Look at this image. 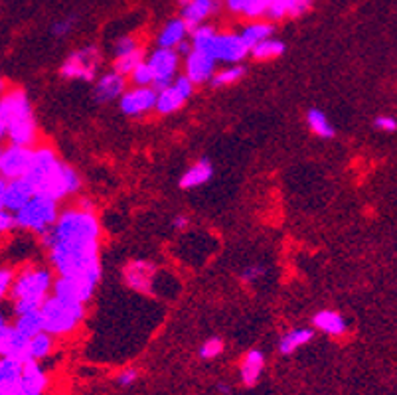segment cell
<instances>
[{
  "mask_svg": "<svg viewBox=\"0 0 397 395\" xmlns=\"http://www.w3.org/2000/svg\"><path fill=\"white\" fill-rule=\"evenodd\" d=\"M59 211V202L46 198L42 194H34L20 210L14 211V221L20 229L42 236L44 231H48L56 224Z\"/></svg>",
  "mask_w": 397,
  "mask_h": 395,
  "instance_id": "obj_6",
  "label": "cell"
},
{
  "mask_svg": "<svg viewBox=\"0 0 397 395\" xmlns=\"http://www.w3.org/2000/svg\"><path fill=\"white\" fill-rule=\"evenodd\" d=\"M220 391H221V394H229V387H226V386H223V384H221Z\"/></svg>",
  "mask_w": 397,
  "mask_h": 395,
  "instance_id": "obj_50",
  "label": "cell"
},
{
  "mask_svg": "<svg viewBox=\"0 0 397 395\" xmlns=\"http://www.w3.org/2000/svg\"><path fill=\"white\" fill-rule=\"evenodd\" d=\"M32 160V146H20L12 144L0 146V176L4 180L22 178L28 172Z\"/></svg>",
  "mask_w": 397,
  "mask_h": 395,
  "instance_id": "obj_14",
  "label": "cell"
},
{
  "mask_svg": "<svg viewBox=\"0 0 397 395\" xmlns=\"http://www.w3.org/2000/svg\"><path fill=\"white\" fill-rule=\"evenodd\" d=\"M6 139V123H4V119L0 117V143Z\"/></svg>",
  "mask_w": 397,
  "mask_h": 395,
  "instance_id": "obj_48",
  "label": "cell"
},
{
  "mask_svg": "<svg viewBox=\"0 0 397 395\" xmlns=\"http://www.w3.org/2000/svg\"><path fill=\"white\" fill-rule=\"evenodd\" d=\"M161 279V273L154 267V263L146 259H135L125 267V283L135 293L152 294L156 291V281Z\"/></svg>",
  "mask_w": 397,
  "mask_h": 395,
  "instance_id": "obj_13",
  "label": "cell"
},
{
  "mask_svg": "<svg viewBox=\"0 0 397 395\" xmlns=\"http://www.w3.org/2000/svg\"><path fill=\"white\" fill-rule=\"evenodd\" d=\"M178 2H180V4L184 6V4H186V2H190V0H178Z\"/></svg>",
  "mask_w": 397,
  "mask_h": 395,
  "instance_id": "obj_52",
  "label": "cell"
},
{
  "mask_svg": "<svg viewBox=\"0 0 397 395\" xmlns=\"http://www.w3.org/2000/svg\"><path fill=\"white\" fill-rule=\"evenodd\" d=\"M34 188L32 184L22 178H14V180H6V190H4V208L9 211H18L24 206L32 196H34Z\"/></svg>",
  "mask_w": 397,
  "mask_h": 395,
  "instance_id": "obj_20",
  "label": "cell"
},
{
  "mask_svg": "<svg viewBox=\"0 0 397 395\" xmlns=\"http://www.w3.org/2000/svg\"><path fill=\"white\" fill-rule=\"evenodd\" d=\"M40 239L46 247L51 244H101V221L95 210L76 206L59 211L56 224Z\"/></svg>",
  "mask_w": 397,
  "mask_h": 395,
  "instance_id": "obj_1",
  "label": "cell"
},
{
  "mask_svg": "<svg viewBox=\"0 0 397 395\" xmlns=\"http://www.w3.org/2000/svg\"><path fill=\"white\" fill-rule=\"evenodd\" d=\"M50 263L59 277L79 273H99L101 267V244H51Z\"/></svg>",
  "mask_w": 397,
  "mask_h": 395,
  "instance_id": "obj_4",
  "label": "cell"
},
{
  "mask_svg": "<svg viewBox=\"0 0 397 395\" xmlns=\"http://www.w3.org/2000/svg\"><path fill=\"white\" fill-rule=\"evenodd\" d=\"M129 77H131V81H133V85H136V87H152V71L144 59L129 74Z\"/></svg>",
  "mask_w": 397,
  "mask_h": 395,
  "instance_id": "obj_37",
  "label": "cell"
},
{
  "mask_svg": "<svg viewBox=\"0 0 397 395\" xmlns=\"http://www.w3.org/2000/svg\"><path fill=\"white\" fill-rule=\"evenodd\" d=\"M12 229H16L14 214L6 208H0V234H9Z\"/></svg>",
  "mask_w": 397,
  "mask_h": 395,
  "instance_id": "obj_41",
  "label": "cell"
},
{
  "mask_svg": "<svg viewBox=\"0 0 397 395\" xmlns=\"http://www.w3.org/2000/svg\"><path fill=\"white\" fill-rule=\"evenodd\" d=\"M211 176H213V166H211V162L200 160V162L192 164V166L182 174L178 184H180L182 190H192V188H200V186L206 184Z\"/></svg>",
  "mask_w": 397,
  "mask_h": 395,
  "instance_id": "obj_26",
  "label": "cell"
},
{
  "mask_svg": "<svg viewBox=\"0 0 397 395\" xmlns=\"http://www.w3.org/2000/svg\"><path fill=\"white\" fill-rule=\"evenodd\" d=\"M79 190H81V176L77 174V170L74 166H69L61 160L56 164V169L51 170L50 174L34 188L36 194H42V196L51 198L56 202H61L69 196H76Z\"/></svg>",
  "mask_w": 397,
  "mask_h": 395,
  "instance_id": "obj_7",
  "label": "cell"
},
{
  "mask_svg": "<svg viewBox=\"0 0 397 395\" xmlns=\"http://www.w3.org/2000/svg\"><path fill=\"white\" fill-rule=\"evenodd\" d=\"M103 56L97 46H85L79 50L71 51L66 61L61 64L59 74L66 79H81V81H94L97 71L101 68Z\"/></svg>",
  "mask_w": 397,
  "mask_h": 395,
  "instance_id": "obj_8",
  "label": "cell"
},
{
  "mask_svg": "<svg viewBox=\"0 0 397 395\" xmlns=\"http://www.w3.org/2000/svg\"><path fill=\"white\" fill-rule=\"evenodd\" d=\"M4 87H6V85H4V79H2V77H0V93L4 91Z\"/></svg>",
  "mask_w": 397,
  "mask_h": 395,
  "instance_id": "obj_51",
  "label": "cell"
},
{
  "mask_svg": "<svg viewBox=\"0 0 397 395\" xmlns=\"http://www.w3.org/2000/svg\"><path fill=\"white\" fill-rule=\"evenodd\" d=\"M220 9L218 0H190L182 9V20L188 26V30H192L196 26L203 24L211 14H216Z\"/></svg>",
  "mask_w": 397,
  "mask_h": 395,
  "instance_id": "obj_21",
  "label": "cell"
},
{
  "mask_svg": "<svg viewBox=\"0 0 397 395\" xmlns=\"http://www.w3.org/2000/svg\"><path fill=\"white\" fill-rule=\"evenodd\" d=\"M40 316H42L44 332H48L54 338L69 336L84 322L85 304L50 294L40 306Z\"/></svg>",
  "mask_w": 397,
  "mask_h": 395,
  "instance_id": "obj_5",
  "label": "cell"
},
{
  "mask_svg": "<svg viewBox=\"0 0 397 395\" xmlns=\"http://www.w3.org/2000/svg\"><path fill=\"white\" fill-rule=\"evenodd\" d=\"M172 226H174V229H176V231H184V229H188V226H190V218H188V216H184V214H180V216H176V218H174Z\"/></svg>",
  "mask_w": 397,
  "mask_h": 395,
  "instance_id": "obj_46",
  "label": "cell"
},
{
  "mask_svg": "<svg viewBox=\"0 0 397 395\" xmlns=\"http://www.w3.org/2000/svg\"><path fill=\"white\" fill-rule=\"evenodd\" d=\"M136 379H139V370H135V368H127L117 376V381L121 386H133Z\"/></svg>",
  "mask_w": 397,
  "mask_h": 395,
  "instance_id": "obj_45",
  "label": "cell"
},
{
  "mask_svg": "<svg viewBox=\"0 0 397 395\" xmlns=\"http://www.w3.org/2000/svg\"><path fill=\"white\" fill-rule=\"evenodd\" d=\"M125 89H127V77L121 76L117 71H107L97 79L94 97L97 103H111L119 99Z\"/></svg>",
  "mask_w": 397,
  "mask_h": 395,
  "instance_id": "obj_19",
  "label": "cell"
},
{
  "mask_svg": "<svg viewBox=\"0 0 397 395\" xmlns=\"http://www.w3.org/2000/svg\"><path fill=\"white\" fill-rule=\"evenodd\" d=\"M146 64L152 71V87L159 91L172 84V79L176 77V71L180 68V54L172 48H159L152 51Z\"/></svg>",
  "mask_w": 397,
  "mask_h": 395,
  "instance_id": "obj_12",
  "label": "cell"
},
{
  "mask_svg": "<svg viewBox=\"0 0 397 395\" xmlns=\"http://www.w3.org/2000/svg\"><path fill=\"white\" fill-rule=\"evenodd\" d=\"M121 99V111L129 117H141L154 111L156 103V89L154 87H133L125 89V93L119 97Z\"/></svg>",
  "mask_w": 397,
  "mask_h": 395,
  "instance_id": "obj_15",
  "label": "cell"
},
{
  "mask_svg": "<svg viewBox=\"0 0 397 395\" xmlns=\"http://www.w3.org/2000/svg\"><path fill=\"white\" fill-rule=\"evenodd\" d=\"M136 48H139V42H136L135 36H121L113 46V51H115V58H117V56H125V54L136 50Z\"/></svg>",
  "mask_w": 397,
  "mask_h": 395,
  "instance_id": "obj_39",
  "label": "cell"
},
{
  "mask_svg": "<svg viewBox=\"0 0 397 395\" xmlns=\"http://www.w3.org/2000/svg\"><path fill=\"white\" fill-rule=\"evenodd\" d=\"M273 32H275L273 24H269V22H261V20H255V22H251V24H247L246 28H243V32H241L239 36H241V40L247 44V48H251V46H255L257 42L271 38Z\"/></svg>",
  "mask_w": 397,
  "mask_h": 395,
  "instance_id": "obj_33",
  "label": "cell"
},
{
  "mask_svg": "<svg viewBox=\"0 0 397 395\" xmlns=\"http://www.w3.org/2000/svg\"><path fill=\"white\" fill-rule=\"evenodd\" d=\"M243 76H246V68L239 66V64H231V66H228V68L216 71V74L211 76L210 84L213 85V87H229V85L241 81Z\"/></svg>",
  "mask_w": 397,
  "mask_h": 395,
  "instance_id": "obj_35",
  "label": "cell"
},
{
  "mask_svg": "<svg viewBox=\"0 0 397 395\" xmlns=\"http://www.w3.org/2000/svg\"><path fill=\"white\" fill-rule=\"evenodd\" d=\"M48 387V376L42 370L40 361L26 358L22 364V376H20V391L26 395H42Z\"/></svg>",
  "mask_w": 397,
  "mask_h": 395,
  "instance_id": "obj_18",
  "label": "cell"
},
{
  "mask_svg": "<svg viewBox=\"0 0 397 395\" xmlns=\"http://www.w3.org/2000/svg\"><path fill=\"white\" fill-rule=\"evenodd\" d=\"M283 54H285V42H281V40L273 38V36L249 48V56L257 59V61H271V59L281 58Z\"/></svg>",
  "mask_w": 397,
  "mask_h": 395,
  "instance_id": "obj_31",
  "label": "cell"
},
{
  "mask_svg": "<svg viewBox=\"0 0 397 395\" xmlns=\"http://www.w3.org/2000/svg\"><path fill=\"white\" fill-rule=\"evenodd\" d=\"M314 0H273L267 9V14L271 20H283V18H296L304 14L313 6Z\"/></svg>",
  "mask_w": 397,
  "mask_h": 395,
  "instance_id": "obj_24",
  "label": "cell"
},
{
  "mask_svg": "<svg viewBox=\"0 0 397 395\" xmlns=\"http://www.w3.org/2000/svg\"><path fill=\"white\" fill-rule=\"evenodd\" d=\"M223 352V340L221 338H210L200 346V358L203 360H213Z\"/></svg>",
  "mask_w": 397,
  "mask_h": 395,
  "instance_id": "obj_38",
  "label": "cell"
},
{
  "mask_svg": "<svg viewBox=\"0 0 397 395\" xmlns=\"http://www.w3.org/2000/svg\"><path fill=\"white\" fill-rule=\"evenodd\" d=\"M306 123H308V129L313 131L314 135L321 136V139H332L334 136V126L330 125L328 117L321 109L308 111L306 113Z\"/></svg>",
  "mask_w": 397,
  "mask_h": 395,
  "instance_id": "obj_34",
  "label": "cell"
},
{
  "mask_svg": "<svg viewBox=\"0 0 397 395\" xmlns=\"http://www.w3.org/2000/svg\"><path fill=\"white\" fill-rule=\"evenodd\" d=\"M12 326L16 328L18 332L24 338H32L36 336L38 332H42V316H40V309L38 311H30V312H22V314H16V320Z\"/></svg>",
  "mask_w": 397,
  "mask_h": 395,
  "instance_id": "obj_32",
  "label": "cell"
},
{
  "mask_svg": "<svg viewBox=\"0 0 397 395\" xmlns=\"http://www.w3.org/2000/svg\"><path fill=\"white\" fill-rule=\"evenodd\" d=\"M263 368H265V354L261 350H249L239 366V378L243 381V386L253 387L261 378Z\"/></svg>",
  "mask_w": 397,
  "mask_h": 395,
  "instance_id": "obj_25",
  "label": "cell"
},
{
  "mask_svg": "<svg viewBox=\"0 0 397 395\" xmlns=\"http://www.w3.org/2000/svg\"><path fill=\"white\" fill-rule=\"evenodd\" d=\"M263 275H265V267H261V265H251V267H247L241 273V281L243 283H253L257 279H261Z\"/></svg>",
  "mask_w": 397,
  "mask_h": 395,
  "instance_id": "obj_44",
  "label": "cell"
},
{
  "mask_svg": "<svg viewBox=\"0 0 397 395\" xmlns=\"http://www.w3.org/2000/svg\"><path fill=\"white\" fill-rule=\"evenodd\" d=\"M200 51H206L208 56L216 59V61H221V64H239L249 56V48L247 44L241 40L239 34H216L211 36L210 42L203 46Z\"/></svg>",
  "mask_w": 397,
  "mask_h": 395,
  "instance_id": "obj_10",
  "label": "cell"
},
{
  "mask_svg": "<svg viewBox=\"0 0 397 395\" xmlns=\"http://www.w3.org/2000/svg\"><path fill=\"white\" fill-rule=\"evenodd\" d=\"M196 85L188 79L186 76H176L172 79V84L162 87L156 91V103H154V111L161 115H172L180 111L186 101L192 97Z\"/></svg>",
  "mask_w": 397,
  "mask_h": 395,
  "instance_id": "obj_11",
  "label": "cell"
},
{
  "mask_svg": "<svg viewBox=\"0 0 397 395\" xmlns=\"http://www.w3.org/2000/svg\"><path fill=\"white\" fill-rule=\"evenodd\" d=\"M26 344L28 338H24L12 324L0 330V356H12V358H20L26 360Z\"/></svg>",
  "mask_w": 397,
  "mask_h": 395,
  "instance_id": "obj_22",
  "label": "cell"
},
{
  "mask_svg": "<svg viewBox=\"0 0 397 395\" xmlns=\"http://www.w3.org/2000/svg\"><path fill=\"white\" fill-rule=\"evenodd\" d=\"M313 338V328H295V330H291V332H287L285 336L281 338L279 352L283 354V356H291V354H295L301 346L308 344Z\"/></svg>",
  "mask_w": 397,
  "mask_h": 395,
  "instance_id": "obj_30",
  "label": "cell"
},
{
  "mask_svg": "<svg viewBox=\"0 0 397 395\" xmlns=\"http://www.w3.org/2000/svg\"><path fill=\"white\" fill-rule=\"evenodd\" d=\"M144 59V51L143 48H136V50L129 51L125 56H117V58L113 59V71H117L121 76L127 77L133 69L141 64Z\"/></svg>",
  "mask_w": 397,
  "mask_h": 395,
  "instance_id": "obj_36",
  "label": "cell"
},
{
  "mask_svg": "<svg viewBox=\"0 0 397 395\" xmlns=\"http://www.w3.org/2000/svg\"><path fill=\"white\" fill-rule=\"evenodd\" d=\"M216 59L208 56L206 51L200 50H192L186 54V61H184V69L186 74L184 76L192 81L194 85H202L208 84L211 79V76L216 74Z\"/></svg>",
  "mask_w": 397,
  "mask_h": 395,
  "instance_id": "obj_17",
  "label": "cell"
},
{
  "mask_svg": "<svg viewBox=\"0 0 397 395\" xmlns=\"http://www.w3.org/2000/svg\"><path fill=\"white\" fill-rule=\"evenodd\" d=\"M16 395H26V394H22V391H18V394H16Z\"/></svg>",
  "mask_w": 397,
  "mask_h": 395,
  "instance_id": "obj_53",
  "label": "cell"
},
{
  "mask_svg": "<svg viewBox=\"0 0 397 395\" xmlns=\"http://www.w3.org/2000/svg\"><path fill=\"white\" fill-rule=\"evenodd\" d=\"M271 2L273 0H226L231 12L251 18V20H259L261 16H265Z\"/></svg>",
  "mask_w": 397,
  "mask_h": 395,
  "instance_id": "obj_29",
  "label": "cell"
},
{
  "mask_svg": "<svg viewBox=\"0 0 397 395\" xmlns=\"http://www.w3.org/2000/svg\"><path fill=\"white\" fill-rule=\"evenodd\" d=\"M58 162V154L51 146H48V144L32 146V160H30V166H28L24 178L32 184V188H36L44 178L50 174L51 170L56 169Z\"/></svg>",
  "mask_w": 397,
  "mask_h": 395,
  "instance_id": "obj_16",
  "label": "cell"
},
{
  "mask_svg": "<svg viewBox=\"0 0 397 395\" xmlns=\"http://www.w3.org/2000/svg\"><path fill=\"white\" fill-rule=\"evenodd\" d=\"M12 279H14V273L10 269H0V303L4 301V296L9 294L10 285H12Z\"/></svg>",
  "mask_w": 397,
  "mask_h": 395,
  "instance_id": "obj_42",
  "label": "cell"
},
{
  "mask_svg": "<svg viewBox=\"0 0 397 395\" xmlns=\"http://www.w3.org/2000/svg\"><path fill=\"white\" fill-rule=\"evenodd\" d=\"M0 117L6 123V136L12 144L34 146L38 141V125L30 99L22 89L0 93Z\"/></svg>",
  "mask_w": 397,
  "mask_h": 395,
  "instance_id": "obj_2",
  "label": "cell"
},
{
  "mask_svg": "<svg viewBox=\"0 0 397 395\" xmlns=\"http://www.w3.org/2000/svg\"><path fill=\"white\" fill-rule=\"evenodd\" d=\"M4 190H6V180L0 176V208H4Z\"/></svg>",
  "mask_w": 397,
  "mask_h": 395,
  "instance_id": "obj_47",
  "label": "cell"
},
{
  "mask_svg": "<svg viewBox=\"0 0 397 395\" xmlns=\"http://www.w3.org/2000/svg\"><path fill=\"white\" fill-rule=\"evenodd\" d=\"M74 24H76V18H64V20H59V22L51 26V34L64 38V36H68L74 30Z\"/></svg>",
  "mask_w": 397,
  "mask_h": 395,
  "instance_id": "obj_40",
  "label": "cell"
},
{
  "mask_svg": "<svg viewBox=\"0 0 397 395\" xmlns=\"http://www.w3.org/2000/svg\"><path fill=\"white\" fill-rule=\"evenodd\" d=\"M313 326L316 330H321L324 334H328V336H344L348 330V324L344 316L336 311H328V309H324V311H318L316 314L313 316Z\"/></svg>",
  "mask_w": 397,
  "mask_h": 395,
  "instance_id": "obj_23",
  "label": "cell"
},
{
  "mask_svg": "<svg viewBox=\"0 0 397 395\" xmlns=\"http://www.w3.org/2000/svg\"><path fill=\"white\" fill-rule=\"evenodd\" d=\"M56 348V338L48 334V332H38L36 336L28 338V344H26V358L36 361L46 360Z\"/></svg>",
  "mask_w": 397,
  "mask_h": 395,
  "instance_id": "obj_27",
  "label": "cell"
},
{
  "mask_svg": "<svg viewBox=\"0 0 397 395\" xmlns=\"http://www.w3.org/2000/svg\"><path fill=\"white\" fill-rule=\"evenodd\" d=\"M6 324H9V320H6V316H4V314L0 312V330L6 326Z\"/></svg>",
  "mask_w": 397,
  "mask_h": 395,
  "instance_id": "obj_49",
  "label": "cell"
},
{
  "mask_svg": "<svg viewBox=\"0 0 397 395\" xmlns=\"http://www.w3.org/2000/svg\"><path fill=\"white\" fill-rule=\"evenodd\" d=\"M376 129H380L383 133H396L397 123L393 117H388V115H380V117L373 121Z\"/></svg>",
  "mask_w": 397,
  "mask_h": 395,
  "instance_id": "obj_43",
  "label": "cell"
},
{
  "mask_svg": "<svg viewBox=\"0 0 397 395\" xmlns=\"http://www.w3.org/2000/svg\"><path fill=\"white\" fill-rule=\"evenodd\" d=\"M101 277L103 275L99 273H79V275L54 279L51 294L74 301V303L87 304L94 299L95 289L101 283Z\"/></svg>",
  "mask_w": 397,
  "mask_h": 395,
  "instance_id": "obj_9",
  "label": "cell"
},
{
  "mask_svg": "<svg viewBox=\"0 0 397 395\" xmlns=\"http://www.w3.org/2000/svg\"><path fill=\"white\" fill-rule=\"evenodd\" d=\"M54 273L48 267L30 265L12 279L9 294L14 301V314L38 311L51 294Z\"/></svg>",
  "mask_w": 397,
  "mask_h": 395,
  "instance_id": "obj_3",
  "label": "cell"
},
{
  "mask_svg": "<svg viewBox=\"0 0 397 395\" xmlns=\"http://www.w3.org/2000/svg\"><path fill=\"white\" fill-rule=\"evenodd\" d=\"M188 32L190 30H188V26L184 24L182 18L170 20L169 24L161 30V34H159V48H172V50H176L178 44L186 40Z\"/></svg>",
  "mask_w": 397,
  "mask_h": 395,
  "instance_id": "obj_28",
  "label": "cell"
}]
</instances>
